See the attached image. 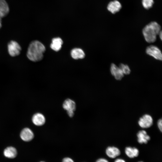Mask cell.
Listing matches in <instances>:
<instances>
[{
    "label": "cell",
    "mask_w": 162,
    "mask_h": 162,
    "mask_svg": "<svg viewBox=\"0 0 162 162\" xmlns=\"http://www.w3.org/2000/svg\"><path fill=\"white\" fill-rule=\"evenodd\" d=\"M138 162H143L142 161H138Z\"/></svg>",
    "instance_id": "obj_27"
},
{
    "label": "cell",
    "mask_w": 162,
    "mask_h": 162,
    "mask_svg": "<svg viewBox=\"0 0 162 162\" xmlns=\"http://www.w3.org/2000/svg\"><path fill=\"white\" fill-rule=\"evenodd\" d=\"M153 119L148 114H145L140 117L138 122L139 125L142 128H148L153 124Z\"/></svg>",
    "instance_id": "obj_6"
},
{
    "label": "cell",
    "mask_w": 162,
    "mask_h": 162,
    "mask_svg": "<svg viewBox=\"0 0 162 162\" xmlns=\"http://www.w3.org/2000/svg\"><path fill=\"white\" fill-rule=\"evenodd\" d=\"M161 40H162V31L161 30L160 32L158 34Z\"/></svg>",
    "instance_id": "obj_24"
},
{
    "label": "cell",
    "mask_w": 162,
    "mask_h": 162,
    "mask_svg": "<svg viewBox=\"0 0 162 162\" xmlns=\"http://www.w3.org/2000/svg\"><path fill=\"white\" fill-rule=\"evenodd\" d=\"M0 11L4 16L9 12V6L5 0H0Z\"/></svg>",
    "instance_id": "obj_17"
},
{
    "label": "cell",
    "mask_w": 162,
    "mask_h": 162,
    "mask_svg": "<svg viewBox=\"0 0 162 162\" xmlns=\"http://www.w3.org/2000/svg\"><path fill=\"white\" fill-rule=\"evenodd\" d=\"M71 56L75 59H82L85 57V54L83 50L80 48H75L71 51Z\"/></svg>",
    "instance_id": "obj_16"
},
{
    "label": "cell",
    "mask_w": 162,
    "mask_h": 162,
    "mask_svg": "<svg viewBox=\"0 0 162 162\" xmlns=\"http://www.w3.org/2000/svg\"><path fill=\"white\" fill-rule=\"evenodd\" d=\"M2 27V19L0 18V29Z\"/></svg>",
    "instance_id": "obj_26"
},
{
    "label": "cell",
    "mask_w": 162,
    "mask_h": 162,
    "mask_svg": "<svg viewBox=\"0 0 162 162\" xmlns=\"http://www.w3.org/2000/svg\"><path fill=\"white\" fill-rule=\"evenodd\" d=\"M137 141L139 143L146 144L150 140V136L147 134L145 130H141L138 132L137 134Z\"/></svg>",
    "instance_id": "obj_10"
},
{
    "label": "cell",
    "mask_w": 162,
    "mask_h": 162,
    "mask_svg": "<svg viewBox=\"0 0 162 162\" xmlns=\"http://www.w3.org/2000/svg\"><path fill=\"white\" fill-rule=\"evenodd\" d=\"M40 162H45L43 161H40Z\"/></svg>",
    "instance_id": "obj_28"
},
{
    "label": "cell",
    "mask_w": 162,
    "mask_h": 162,
    "mask_svg": "<svg viewBox=\"0 0 162 162\" xmlns=\"http://www.w3.org/2000/svg\"><path fill=\"white\" fill-rule=\"evenodd\" d=\"M161 30V26L157 22H152L143 28L142 34L146 41L149 43L154 42Z\"/></svg>",
    "instance_id": "obj_2"
},
{
    "label": "cell",
    "mask_w": 162,
    "mask_h": 162,
    "mask_svg": "<svg viewBox=\"0 0 162 162\" xmlns=\"http://www.w3.org/2000/svg\"><path fill=\"white\" fill-rule=\"evenodd\" d=\"M8 53L12 57H15L20 55L22 48L20 44L16 41H10L7 45Z\"/></svg>",
    "instance_id": "obj_3"
},
{
    "label": "cell",
    "mask_w": 162,
    "mask_h": 162,
    "mask_svg": "<svg viewBox=\"0 0 162 162\" xmlns=\"http://www.w3.org/2000/svg\"><path fill=\"white\" fill-rule=\"evenodd\" d=\"M96 162H109L106 159L104 158H100L98 159Z\"/></svg>",
    "instance_id": "obj_22"
},
{
    "label": "cell",
    "mask_w": 162,
    "mask_h": 162,
    "mask_svg": "<svg viewBox=\"0 0 162 162\" xmlns=\"http://www.w3.org/2000/svg\"><path fill=\"white\" fill-rule=\"evenodd\" d=\"M110 71L111 74L117 80H121L124 76V74L119 68L114 63L111 65Z\"/></svg>",
    "instance_id": "obj_7"
},
{
    "label": "cell",
    "mask_w": 162,
    "mask_h": 162,
    "mask_svg": "<svg viewBox=\"0 0 162 162\" xmlns=\"http://www.w3.org/2000/svg\"><path fill=\"white\" fill-rule=\"evenodd\" d=\"M63 108L67 111L68 115L70 117L73 116L76 109V104L73 100L70 99L66 100L63 104Z\"/></svg>",
    "instance_id": "obj_5"
},
{
    "label": "cell",
    "mask_w": 162,
    "mask_h": 162,
    "mask_svg": "<svg viewBox=\"0 0 162 162\" xmlns=\"http://www.w3.org/2000/svg\"><path fill=\"white\" fill-rule=\"evenodd\" d=\"M32 121L35 125L41 126L45 123V118L44 116L42 114L37 113L33 116Z\"/></svg>",
    "instance_id": "obj_13"
},
{
    "label": "cell",
    "mask_w": 162,
    "mask_h": 162,
    "mask_svg": "<svg viewBox=\"0 0 162 162\" xmlns=\"http://www.w3.org/2000/svg\"><path fill=\"white\" fill-rule=\"evenodd\" d=\"M45 50V47L42 43L38 40H33L29 44L26 56L32 62H39L43 58L44 53Z\"/></svg>",
    "instance_id": "obj_1"
},
{
    "label": "cell",
    "mask_w": 162,
    "mask_h": 162,
    "mask_svg": "<svg viewBox=\"0 0 162 162\" xmlns=\"http://www.w3.org/2000/svg\"><path fill=\"white\" fill-rule=\"evenodd\" d=\"M126 155L130 158H133L138 157L139 154V151L138 148L135 147H127L125 149Z\"/></svg>",
    "instance_id": "obj_12"
},
{
    "label": "cell",
    "mask_w": 162,
    "mask_h": 162,
    "mask_svg": "<svg viewBox=\"0 0 162 162\" xmlns=\"http://www.w3.org/2000/svg\"><path fill=\"white\" fill-rule=\"evenodd\" d=\"M146 53L157 60L161 61L162 55L160 49L157 46L151 45L148 46L146 50Z\"/></svg>",
    "instance_id": "obj_4"
},
{
    "label": "cell",
    "mask_w": 162,
    "mask_h": 162,
    "mask_svg": "<svg viewBox=\"0 0 162 162\" xmlns=\"http://www.w3.org/2000/svg\"><path fill=\"white\" fill-rule=\"evenodd\" d=\"M62 162H74V161L71 158L69 157H66L63 159Z\"/></svg>",
    "instance_id": "obj_21"
},
{
    "label": "cell",
    "mask_w": 162,
    "mask_h": 162,
    "mask_svg": "<svg viewBox=\"0 0 162 162\" xmlns=\"http://www.w3.org/2000/svg\"><path fill=\"white\" fill-rule=\"evenodd\" d=\"M114 162H126L122 158H118L116 159Z\"/></svg>",
    "instance_id": "obj_23"
},
{
    "label": "cell",
    "mask_w": 162,
    "mask_h": 162,
    "mask_svg": "<svg viewBox=\"0 0 162 162\" xmlns=\"http://www.w3.org/2000/svg\"><path fill=\"white\" fill-rule=\"evenodd\" d=\"M106 154L111 158H115L119 156L121 152L118 148L115 146H108L106 149Z\"/></svg>",
    "instance_id": "obj_9"
},
{
    "label": "cell",
    "mask_w": 162,
    "mask_h": 162,
    "mask_svg": "<svg viewBox=\"0 0 162 162\" xmlns=\"http://www.w3.org/2000/svg\"><path fill=\"white\" fill-rule=\"evenodd\" d=\"M20 136L21 139L24 141L28 142L32 140L34 137L32 131L30 129L26 128L21 132Z\"/></svg>",
    "instance_id": "obj_11"
},
{
    "label": "cell",
    "mask_w": 162,
    "mask_h": 162,
    "mask_svg": "<svg viewBox=\"0 0 162 162\" xmlns=\"http://www.w3.org/2000/svg\"><path fill=\"white\" fill-rule=\"evenodd\" d=\"M162 120L161 119H159L157 123L158 127L160 131L161 132L162 131Z\"/></svg>",
    "instance_id": "obj_20"
},
{
    "label": "cell",
    "mask_w": 162,
    "mask_h": 162,
    "mask_svg": "<svg viewBox=\"0 0 162 162\" xmlns=\"http://www.w3.org/2000/svg\"><path fill=\"white\" fill-rule=\"evenodd\" d=\"M4 17L2 13L0 11V18L2 19V18Z\"/></svg>",
    "instance_id": "obj_25"
},
{
    "label": "cell",
    "mask_w": 162,
    "mask_h": 162,
    "mask_svg": "<svg viewBox=\"0 0 162 162\" xmlns=\"http://www.w3.org/2000/svg\"><path fill=\"white\" fill-rule=\"evenodd\" d=\"M143 7L146 9H148L152 7L154 4L153 0H142Z\"/></svg>",
    "instance_id": "obj_19"
},
{
    "label": "cell",
    "mask_w": 162,
    "mask_h": 162,
    "mask_svg": "<svg viewBox=\"0 0 162 162\" xmlns=\"http://www.w3.org/2000/svg\"><path fill=\"white\" fill-rule=\"evenodd\" d=\"M118 67L121 70L124 75H128L130 73V70L128 66L127 65L121 63L120 64Z\"/></svg>",
    "instance_id": "obj_18"
},
{
    "label": "cell",
    "mask_w": 162,
    "mask_h": 162,
    "mask_svg": "<svg viewBox=\"0 0 162 162\" xmlns=\"http://www.w3.org/2000/svg\"><path fill=\"white\" fill-rule=\"evenodd\" d=\"M120 3L116 0L110 2L107 6L108 10L112 14H115L118 12L122 8Z\"/></svg>",
    "instance_id": "obj_8"
},
{
    "label": "cell",
    "mask_w": 162,
    "mask_h": 162,
    "mask_svg": "<svg viewBox=\"0 0 162 162\" xmlns=\"http://www.w3.org/2000/svg\"><path fill=\"white\" fill-rule=\"evenodd\" d=\"M4 154L8 158H14L17 155V151L15 148L12 146L8 147L4 150Z\"/></svg>",
    "instance_id": "obj_15"
},
{
    "label": "cell",
    "mask_w": 162,
    "mask_h": 162,
    "mask_svg": "<svg viewBox=\"0 0 162 162\" xmlns=\"http://www.w3.org/2000/svg\"><path fill=\"white\" fill-rule=\"evenodd\" d=\"M63 43V40L60 38H54L52 40L50 46L53 50L58 51L61 49Z\"/></svg>",
    "instance_id": "obj_14"
}]
</instances>
